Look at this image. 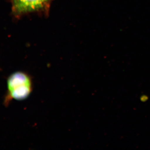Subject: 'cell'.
<instances>
[{
    "mask_svg": "<svg viewBox=\"0 0 150 150\" xmlns=\"http://www.w3.org/2000/svg\"><path fill=\"white\" fill-rule=\"evenodd\" d=\"M52 0H12V10L16 15L46 9Z\"/></svg>",
    "mask_w": 150,
    "mask_h": 150,
    "instance_id": "cell-2",
    "label": "cell"
},
{
    "mask_svg": "<svg viewBox=\"0 0 150 150\" xmlns=\"http://www.w3.org/2000/svg\"><path fill=\"white\" fill-rule=\"evenodd\" d=\"M7 90L4 105L8 106L13 100H23L32 93L33 82L29 74L18 71L11 74L7 79Z\"/></svg>",
    "mask_w": 150,
    "mask_h": 150,
    "instance_id": "cell-1",
    "label": "cell"
}]
</instances>
